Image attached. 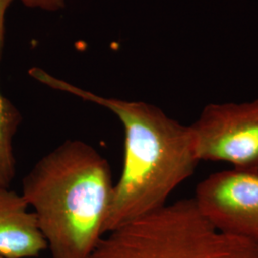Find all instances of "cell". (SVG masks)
Instances as JSON below:
<instances>
[{
	"instance_id": "8",
	"label": "cell",
	"mask_w": 258,
	"mask_h": 258,
	"mask_svg": "<svg viewBox=\"0 0 258 258\" xmlns=\"http://www.w3.org/2000/svg\"><path fill=\"white\" fill-rule=\"evenodd\" d=\"M13 0H0V55L4 42V21L5 14Z\"/></svg>"
},
{
	"instance_id": "6",
	"label": "cell",
	"mask_w": 258,
	"mask_h": 258,
	"mask_svg": "<svg viewBox=\"0 0 258 258\" xmlns=\"http://www.w3.org/2000/svg\"><path fill=\"white\" fill-rule=\"evenodd\" d=\"M22 194L0 187V254L7 258H33L47 249L35 212H28Z\"/></svg>"
},
{
	"instance_id": "1",
	"label": "cell",
	"mask_w": 258,
	"mask_h": 258,
	"mask_svg": "<svg viewBox=\"0 0 258 258\" xmlns=\"http://www.w3.org/2000/svg\"><path fill=\"white\" fill-rule=\"evenodd\" d=\"M29 74L47 86L112 111L124 128V158L104 233L164 208L170 194L194 174L200 162L189 126L155 105L105 98L34 67Z\"/></svg>"
},
{
	"instance_id": "3",
	"label": "cell",
	"mask_w": 258,
	"mask_h": 258,
	"mask_svg": "<svg viewBox=\"0 0 258 258\" xmlns=\"http://www.w3.org/2000/svg\"><path fill=\"white\" fill-rule=\"evenodd\" d=\"M106 234L86 258H258V243L217 230L194 198Z\"/></svg>"
},
{
	"instance_id": "7",
	"label": "cell",
	"mask_w": 258,
	"mask_h": 258,
	"mask_svg": "<svg viewBox=\"0 0 258 258\" xmlns=\"http://www.w3.org/2000/svg\"><path fill=\"white\" fill-rule=\"evenodd\" d=\"M26 7L57 11L64 7L65 0H20Z\"/></svg>"
},
{
	"instance_id": "9",
	"label": "cell",
	"mask_w": 258,
	"mask_h": 258,
	"mask_svg": "<svg viewBox=\"0 0 258 258\" xmlns=\"http://www.w3.org/2000/svg\"><path fill=\"white\" fill-rule=\"evenodd\" d=\"M0 258H7V257H5V256H3V255H1V254H0Z\"/></svg>"
},
{
	"instance_id": "2",
	"label": "cell",
	"mask_w": 258,
	"mask_h": 258,
	"mask_svg": "<svg viewBox=\"0 0 258 258\" xmlns=\"http://www.w3.org/2000/svg\"><path fill=\"white\" fill-rule=\"evenodd\" d=\"M112 170L101 153L67 140L42 157L22 182L52 258H86L105 235L114 191Z\"/></svg>"
},
{
	"instance_id": "5",
	"label": "cell",
	"mask_w": 258,
	"mask_h": 258,
	"mask_svg": "<svg viewBox=\"0 0 258 258\" xmlns=\"http://www.w3.org/2000/svg\"><path fill=\"white\" fill-rule=\"evenodd\" d=\"M194 199L217 230L258 243V171L216 172L199 183Z\"/></svg>"
},
{
	"instance_id": "4",
	"label": "cell",
	"mask_w": 258,
	"mask_h": 258,
	"mask_svg": "<svg viewBox=\"0 0 258 258\" xmlns=\"http://www.w3.org/2000/svg\"><path fill=\"white\" fill-rule=\"evenodd\" d=\"M189 127L199 161L258 171V99L211 103Z\"/></svg>"
}]
</instances>
